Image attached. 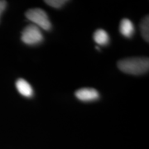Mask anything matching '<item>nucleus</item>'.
<instances>
[{
    "label": "nucleus",
    "instance_id": "f03ea898",
    "mask_svg": "<svg viewBox=\"0 0 149 149\" xmlns=\"http://www.w3.org/2000/svg\"><path fill=\"white\" fill-rule=\"evenodd\" d=\"M26 17L33 25L43 30H50L52 23L49 20L47 14L42 8H31L26 12Z\"/></svg>",
    "mask_w": 149,
    "mask_h": 149
},
{
    "label": "nucleus",
    "instance_id": "6e6552de",
    "mask_svg": "<svg viewBox=\"0 0 149 149\" xmlns=\"http://www.w3.org/2000/svg\"><path fill=\"white\" fill-rule=\"evenodd\" d=\"M141 32L142 35L143 37V39L148 42H149V18L148 16H146L143 18V20L142 21L141 24Z\"/></svg>",
    "mask_w": 149,
    "mask_h": 149
},
{
    "label": "nucleus",
    "instance_id": "423d86ee",
    "mask_svg": "<svg viewBox=\"0 0 149 149\" xmlns=\"http://www.w3.org/2000/svg\"><path fill=\"white\" fill-rule=\"evenodd\" d=\"M119 31L123 36L126 37H131L134 33V26L133 23L128 18L123 19L120 22Z\"/></svg>",
    "mask_w": 149,
    "mask_h": 149
},
{
    "label": "nucleus",
    "instance_id": "7ed1b4c3",
    "mask_svg": "<svg viewBox=\"0 0 149 149\" xmlns=\"http://www.w3.org/2000/svg\"><path fill=\"white\" fill-rule=\"evenodd\" d=\"M21 39L27 45H36L42 42L43 35L39 27L31 24L24 28Z\"/></svg>",
    "mask_w": 149,
    "mask_h": 149
},
{
    "label": "nucleus",
    "instance_id": "39448f33",
    "mask_svg": "<svg viewBox=\"0 0 149 149\" xmlns=\"http://www.w3.org/2000/svg\"><path fill=\"white\" fill-rule=\"evenodd\" d=\"M16 87L17 91L24 97H32L33 95V90L32 86L27 80L23 79H18L16 82Z\"/></svg>",
    "mask_w": 149,
    "mask_h": 149
},
{
    "label": "nucleus",
    "instance_id": "1a4fd4ad",
    "mask_svg": "<svg viewBox=\"0 0 149 149\" xmlns=\"http://www.w3.org/2000/svg\"><path fill=\"white\" fill-rule=\"evenodd\" d=\"M67 1H65V0H47V1H45V3L47 5L51 6L52 8H61L62 6L65 5V3Z\"/></svg>",
    "mask_w": 149,
    "mask_h": 149
},
{
    "label": "nucleus",
    "instance_id": "9d476101",
    "mask_svg": "<svg viewBox=\"0 0 149 149\" xmlns=\"http://www.w3.org/2000/svg\"><path fill=\"white\" fill-rule=\"evenodd\" d=\"M6 7H7V2L3 0H0V17L3 13V11L5 10Z\"/></svg>",
    "mask_w": 149,
    "mask_h": 149
},
{
    "label": "nucleus",
    "instance_id": "20e7f679",
    "mask_svg": "<svg viewBox=\"0 0 149 149\" xmlns=\"http://www.w3.org/2000/svg\"><path fill=\"white\" fill-rule=\"evenodd\" d=\"M75 97L81 101H93L99 99L100 94L95 89L83 88L75 92Z\"/></svg>",
    "mask_w": 149,
    "mask_h": 149
},
{
    "label": "nucleus",
    "instance_id": "f257e3e1",
    "mask_svg": "<svg viewBox=\"0 0 149 149\" xmlns=\"http://www.w3.org/2000/svg\"><path fill=\"white\" fill-rule=\"evenodd\" d=\"M118 67L121 71L129 74H143L149 69L148 58H126L118 62Z\"/></svg>",
    "mask_w": 149,
    "mask_h": 149
},
{
    "label": "nucleus",
    "instance_id": "0eeeda50",
    "mask_svg": "<svg viewBox=\"0 0 149 149\" xmlns=\"http://www.w3.org/2000/svg\"><path fill=\"white\" fill-rule=\"evenodd\" d=\"M94 40L96 43H98L100 46H104L109 43V35L103 29H98L96 30L94 34Z\"/></svg>",
    "mask_w": 149,
    "mask_h": 149
}]
</instances>
